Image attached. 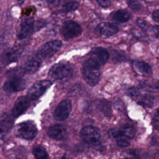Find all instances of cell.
<instances>
[{"label": "cell", "instance_id": "cell-1", "mask_svg": "<svg viewBox=\"0 0 159 159\" xmlns=\"http://www.w3.org/2000/svg\"><path fill=\"white\" fill-rule=\"evenodd\" d=\"M100 65L89 58H87L83 66V76L86 83L95 86L100 78Z\"/></svg>", "mask_w": 159, "mask_h": 159}, {"label": "cell", "instance_id": "cell-2", "mask_svg": "<svg viewBox=\"0 0 159 159\" xmlns=\"http://www.w3.org/2000/svg\"><path fill=\"white\" fill-rule=\"evenodd\" d=\"M73 70L71 65L60 62L55 64L48 72L49 76L55 80H63L69 78L73 74Z\"/></svg>", "mask_w": 159, "mask_h": 159}, {"label": "cell", "instance_id": "cell-3", "mask_svg": "<svg viewBox=\"0 0 159 159\" xmlns=\"http://www.w3.org/2000/svg\"><path fill=\"white\" fill-rule=\"evenodd\" d=\"M37 133V129L34 123L32 121H25L17 125L15 134L20 138L26 140H32Z\"/></svg>", "mask_w": 159, "mask_h": 159}, {"label": "cell", "instance_id": "cell-4", "mask_svg": "<svg viewBox=\"0 0 159 159\" xmlns=\"http://www.w3.org/2000/svg\"><path fill=\"white\" fill-rule=\"evenodd\" d=\"M61 42L59 40H54L48 42L40 47L37 54L42 59L50 58L61 48Z\"/></svg>", "mask_w": 159, "mask_h": 159}, {"label": "cell", "instance_id": "cell-5", "mask_svg": "<svg viewBox=\"0 0 159 159\" xmlns=\"http://www.w3.org/2000/svg\"><path fill=\"white\" fill-rule=\"evenodd\" d=\"M52 85L50 80H41L34 83L28 90L27 96L32 101L38 99Z\"/></svg>", "mask_w": 159, "mask_h": 159}, {"label": "cell", "instance_id": "cell-6", "mask_svg": "<svg viewBox=\"0 0 159 159\" xmlns=\"http://www.w3.org/2000/svg\"><path fill=\"white\" fill-rule=\"evenodd\" d=\"M82 29L77 22L68 20L63 22L61 32L65 39H71L80 35L81 34Z\"/></svg>", "mask_w": 159, "mask_h": 159}, {"label": "cell", "instance_id": "cell-7", "mask_svg": "<svg viewBox=\"0 0 159 159\" xmlns=\"http://www.w3.org/2000/svg\"><path fill=\"white\" fill-rule=\"evenodd\" d=\"M26 86L25 81L20 76H11L3 85V89L7 93H14L24 89Z\"/></svg>", "mask_w": 159, "mask_h": 159}, {"label": "cell", "instance_id": "cell-8", "mask_svg": "<svg viewBox=\"0 0 159 159\" xmlns=\"http://www.w3.org/2000/svg\"><path fill=\"white\" fill-rule=\"evenodd\" d=\"M81 139L88 143L96 144L101 139V133L99 129L93 126H86L83 128L80 132Z\"/></svg>", "mask_w": 159, "mask_h": 159}, {"label": "cell", "instance_id": "cell-9", "mask_svg": "<svg viewBox=\"0 0 159 159\" xmlns=\"http://www.w3.org/2000/svg\"><path fill=\"white\" fill-rule=\"evenodd\" d=\"M94 31L100 37L107 39L116 34L119 31V28L114 24L102 22L96 27Z\"/></svg>", "mask_w": 159, "mask_h": 159}, {"label": "cell", "instance_id": "cell-10", "mask_svg": "<svg viewBox=\"0 0 159 159\" xmlns=\"http://www.w3.org/2000/svg\"><path fill=\"white\" fill-rule=\"evenodd\" d=\"M71 109L72 105L71 101L69 99L63 100L58 104L55 109L53 114L54 118L59 121L65 120L68 117L71 111Z\"/></svg>", "mask_w": 159, "mask_h": 159}, {"label": "cell", "instance_id": "cell-11", "mask_svg": "<svg viewBox=\"0 0 159 159\" xmlns=\"http://www.w3.org/2000/svg\"><path fill=\"white\" fill-rule=\"evenodd\" d=\"M34 29V20L32 17L25 18L20 23L17 33V38L19 40H24L28 38L33 32Z\"/></svg>", "mask_w": 159, "mask_h": 159}, {"label": "cell", "instance_id": "cell-12", "mask_svg": "<svg viewBox=\"0 0 159 159\" xmlns=\"http://www.w3.org/2000/svg\"><path fill=\"white\" fill-rule=\"evenodd\" d=\"M109 53L108 51L102 47H94L88 54V58H89L98 63L100 66L104 65L108 60Z\"/></svg>", "mask_w": 159, "mask_h": 159}, {"label": "cell", "instance_id": "cell-13", "mask_svg": "<svg viewBox=\"0 0 159 159\" xmlns=\"http://www.w3.org/2000/svg\"><path fill=\"white\" fill-rule=\"evenodd\" d=\"M30 100L27 96L19 97L15 102L12 109V116L14 117H17L25 112L30 106Z\"/></svg>", "mask_w": 159, "mask_h": 159}, {"label": "cell", "instance_id": "cell-14", "mask_svg": "<svg viewBox=\"0 0 159 159\" xmlns=\"http://www.w3.org/2000/svg\"><path fill=\"white\" fill-rule=\"evenodd\" d=\"M22 50L20 48H12L6 50L2 55V62L4 65H8L17 61L20 57Z\"/></svg>", "mask_w": 159, "mask_h": 159}, {"label": "cell", "instance_id": "cell-15", "mask_svg": "<svg viewBox=\"0 0 159 159\" xmlns=\"http://www.w3.org/2000/svg\"><path fill=\"white\" fill-rule=\"evenodd\" d=\"M47 134L53 139L61 140L65 138L66 135V130L60 124H55L48 128Z\"/></svg>", "mask_w": 159, "mask_h": 159}, {"label": "cell", "instance_id": "cell-16", "mask_svg": "<svg viewBox=\"0 0 159 159\" xmlns=\"http://www.w3.org/2000/svg\"><path fill=\"white\" fill-rule=\"evenodd\" d=\"M42 59L36 53L35 56L28 60L25 63L24 71L28 74H33L39 68Z\"/></svg>", "mask_w": 159, "mask_h": 159}, {"label": "cell", "instance_id": "cell-17", "mask_svg": "<svg viewBox=\"0 0 159 159\" xmlns=\"http://www.w3.org/2000/svg\"><path fill=\"white\" fill-rule=\"evenodd\" d=\"M132 17L131 14L124 9H120L113 12L111 15L112 19L118 23H124L130 19Z\"/></svg>", "mask_w": 159, "mask_h": 159}, {"label": "cell", "instance_id": "cell-18", "mask_svg": "<svg viewBox=\"0 0 159 159\" xmlns=\"http://www.w3.org/2000/svg\"><path fill=\"white\" fill-rule=\"evenodd\" d=\"M135 70L143 75H151L152 73V67L147 63L143 61H134L132 63Z\"/></svg>", "mask_w": 159, "mask_h": 159}, {"label": "cell", "instance_id": "cell-19", "mask_svg": "<svg viewBox=\"0 0 159 159\" xmlns=\"http://www.w3.org/2000/svg\"><path fill=\"white\" fill-rule=\"evenodd\" d=\"M135 99L140 105H142L146 107H152L155 101V98L153 96L146 94L141 95L140 93Z\"/></svg>", "mask_w": 159, "mask_h": 159}, {"label": "cell", "instance_id": "cell-20", "mask_svg": "<svg viewBox=\"0 0 159 159\" xmlns=\"http://www.w3.org/2000/svg\"><path fill=\"white\" fill-rule=\"evenodd\" d=\"M96 107L106 115H109L111 112V104L109 101L104 99L97 100L95 102Z\"/></svg>", "mask_w": 159, "mask_h": 159}, {"label": "cell", "instance_id": "cell-21", "mask_svg": "<svg viewBox=\"0 0 159 159\" xmlns=\"http://www.w3.org/2000/svg\"><path fill=\"white\" fill-rule=\"evenodd\" d=\"M13 124V120L11 118V117L7 115L2 116L1 119V134L3 132L7 131L9 129L11 128Z\"/></svg>", "mask_w": 159, "mask_h": 159}, {"label": "cell", "instance_id": "cell-22", "mask_svg": "<svg viewBox=\"0 0 159 159\" xmlns=\"http://www.w3.org/2000/svg\"><path fill=\"white\" fill-rule=\"evenodd\" d=\"M123 135L129 139H133L136 134L135 129L131 125L126 124L120 129Z\"/></svg>", "mask_w": 159, "mask_h": 159}, {"label": "cell", "instance_id": "cell-23", "mask_svg": "<svg viewBox=\"0 0 159 159\" xmlns=\"http://www.w3.org/2000/svg\"><path fill=\"white\" fill-rule=\"evenodd\" d=\"M32 154L34 157L37 159L48 158V154L46 150L40 146L35 147L32 150Z\"/></svg>", "mask_w": 159, "mask_h": 159}, {"label": "cell", "instance_id": "cell-24", "mask_svg": "<svg viewBox=\"0 0 159 159\" xmlns=\"http://www.w3.org/2000/svg\"><path fill=\"white\" fill-rule=\"evenodd\" d=\"M80 6L79 2L74 0L69 1L65 3L63 6V9L66 12H71L76 10Z\"/></svg>", "mask_w": 159, "mask_h": 159}, {"label": "cell", "instance_id": "cell-25", "mask_svg": "<svg viewBox=\"0 0 159 159\" xmlns=\"http://www.w3.org/2000/svg\"><path fill=\"white\" fill-rule=\"evenodd\" d=\"M128 6L134 11L138 12L142 8V4L139 0H127Z\"/></svg>", "mask_w": 159, "mask_h": 159}, {"label": "cell", "instance_id": "cell-26", "mask_svg": "<svg viewBox=\"0 0 159 159\" xmlns=\"http://www.w3.org/2000/svg\"><path fill=\"white\" fill-rule=\"evenodd\" d=\"M136 24L139 28L143 30H147L149 29V24L146 20L142 18H137L136 20Z\"/></svg>", "mask_w": 159, "mask_h": 159}, {"label": "cell", "instance_id": "cell-27", "mask_svg": "<svg viewBox=\"0 0 159 159\" xmlns=\"http://www.w3.org/2000/svg\"><path fill=\"white\" fill-rule=\"evenodd\" d=\"M127 94L131 98L135 99L140 94L139 89L136 87H131L127 89Z\"/></svg>", "mask_w": 159, "mask_h": 159}, {"label": "cell", "instance_id": "cell-28", "mask_svg": "<svg viewBox=\"0 0 159 159\" xmlns=\"http://www.w3.org/2000/svg\"><path fill=\"white\" fill-rule=\"evenodd\" d=\"M117 143L120 147H127L130 145V141L128 139L120 138L117 140Z\"/></svg>", "mask_w": 159, "mask_h": 159}, {"label": "cell", "instance_id": "cell-29", "mask_svg": "<svg viewBox=\"0 0 159 159\" xmlns=\"http://www.w3.org/2000/svg\"><path fill=\"white\" fill-rule=\"evenodd\" d=\"M99 6L102 7H108L111 6V0H96Z\"/></svg>", "mask_w": 159, "mask_h": 159}, {"label": "cell", "instance_id": "cell-30", "mask_svg": "<svg viewBox=\"0 0 159 159\" xmlns=\"http://www.w3.org/2000/svg\"><path fill=\"white\" fill-rule=\"evenodd\" d=\"M153 124L157 128L159 129V108L155 112L153 116Z\"/></svg>", "mask_w": 159, "mask_h": 159}, {"label": "cell", "instance_id": "cell-31", "mask_svg": "<svg viewBox=\"0 0 159 159\" xmlns=\"http://www.w3.org/2000/svg\"><path fill=\"white\" fill-rule=\"evenodd\" d=\"M152 18L155 21L159 22V9L153 11L152 13Z\"/></svg>", "mask_w": 159, "mask_h": 159}, {"label": "cell", "instance_id": "cell-32", "mask_svg": "<svg viewBox=\"0 0 159 159\" xmlns=\"http://www.w3.org/2000/svg\"><path fill=\"white\" fill-rule=\"evenodd\" d=\"M152 31L157 37H159V25H153L152 27Z\"/></svg>", "mask_w": 159, "mask_h": 159}, {"label": "cell", "instance_id": "cell-33", "mask_svg": "<svg viewBox=\"0 0 159 159\" xmlns=\"http://www.w3.org/2000/svg\"><path fill=\"white\" fill-rule=\"evenodd\" d=\"M17 1L18 2V3H19V4H21L23 3V2L24 1V0H17Z\"/></svg>", "mask_w": 159, "mask_h": 159}]
</instances>
